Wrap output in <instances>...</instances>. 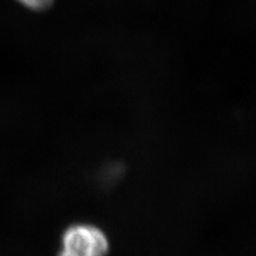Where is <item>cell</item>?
Listing matches in <instances>:
<instances>
[{"mask_svg": "<svg viewBox=\"0 0 256 256\" xmlns=\"http://www.w3.org/2000/svg\"><path fill=\"white\" fill-rule=\"evenodd\" d=\"M109 251L105 230L94 224L78 223L64 232L59 256H107Z\"/></svg>", "mask_w": 256, "mask_h": 256, "instance_id": "cell-1", "label": "cell"}, {"mask_svg": "<svg viewBox=\"0 0 256 256\" xmlns=\"http://www.w3.org/2000/svg\"><path fill=\"white\" fill-rule=\"evenodd\" d=\"M25 6L31 8V9L41 10L46 9L52 4V0H20Z\"/></svg>", "mask_w": 256, "mask_h": 256, "instance_id": "cell-2", "label": "cell"}]
</instances>
